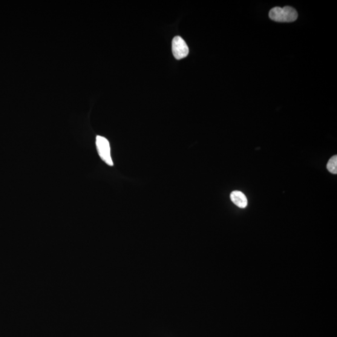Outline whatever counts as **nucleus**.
<instances>
[{"label":"nucleus","mask_w":337,"mask_h":337,"mask_svg":"<svg viewBox=\"0 0 337 337\" xmlns=\"http://www.w3.org/2000/svg\"><path fill=\"white\" fill-rule=\"evenodd\" d=\"M270 18L273 21L281 23L295 22L298 19V13L294 8L291 7L273 8L269 12Z\"/></svg>","instance_id":"f257e3e1"},{"label":"nucleus","mask_w":337,"mask_h":337,"mask_svg":"<svg viewBox=\"0 0 337 337\" xmlns=\"http://www.w3.org/2000/svg\"><path fill=\"white\" fill-rule=\"evenodd\" d=\"M96 145L97 152L104 162L109 166H113L111 155L110 145L106 138L101 136H97L96 140Z\"/></svg>","instance_id":"f03ea898"},{"label":"nucleus","mask_w":337,"mask_h":337,"mask_svg":"<svg viewBox=\"0 0 337 337\" xmlns=\"http://www.w3.org/2000/svg\"><path fill=\"white\" fill-rule=\"evenodd\" d=\"M172 54L175 59L181 60L189 54V47L181 36H175L172 42Z\"/></svg>","instance_id":"7ed1b4c3"},{"label":"nucleus","mask_w":337,"mask_h":337,"mask_svg":"<svg viewBox=\"0 0 337 337\" xmlns=\"http://www.w3.org/2000/svg\"><path fill=\"white\" fill-rule=\"evenodd\" d=\"M230 200L235 205L242 209L246 208L248 204V201H247L246 195L241 191L232 192L230 194Z\"/></svg>","instance_id":"20e7f679"},{"label":"nucleus","mask_w":337,"mask_h":337,"mask_svg":"<svg viewBox=\"0 0 337 337\" xmlns=\"http://www.w3.org/2000/svg\"><path fill=\"white\" fill-rule=\"evenodd\" d=\"M327 168L330 173L333 174H337V156L336 155H333L331 157L327 163Z\"/></svg>","instance_id":"39448f33"}]
</instances>
